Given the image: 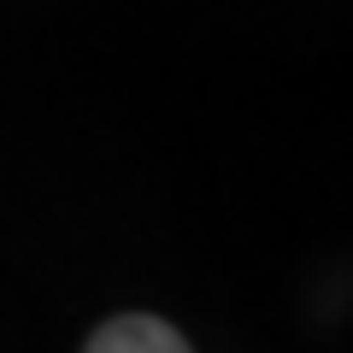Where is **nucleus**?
<instances>
[{"instance_id":"obj_1","label":"nucleus","mask_w":353,"mask_h":353,"mask_svg":"<svg viewBox=\"0 0 353 353\" xmlns=\"http://www.w3.org/2000/svg\"><path fill=\"white\" fill-rule=\"evenodd\" d=\"M83 353H194V347L183 341L176 324H165L153 312H118L88 336Z\"/></svg>"}]
</instances>
